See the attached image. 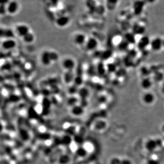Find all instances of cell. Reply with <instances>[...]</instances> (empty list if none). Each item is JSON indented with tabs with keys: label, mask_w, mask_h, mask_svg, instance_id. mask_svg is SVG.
<instances>
[{
	"label": "cell",
	"mask_w": 164,
	"mask_h": 164,
	"mask_svg": "<svg viewBox=\"0 0 164 164\" xmlns=\"http://www.w3.org/2000/svg\"><path fill=\"white\" fill-rule=\"evenodd\" d=\"M17 44L15 38L3 39L1 41V48L4 51H10L15 49Z\"/></svg>",
	"instance_id": "cell-6"
},
{
	"label": "cell",
	"mask_w": 164,
	"mask_h": 164,
	"mask_svg": "<svg viewBox=\"0 0 164 164\" xmlns=\"http://www.w3.org/2000/svg\"><path fill=\"white\" fill-rule=\"evenodd\" d=\"M14 29L10 28H3L1 29V36L2 38H15L16 36Z\"/></svg>",
	"instance_id": "cell-12"
},
{
	"label": "cell",
	"mask_w": 164,
	"mask_h": 164,
	"mask_svg": "<svg viewBox=\"0 0 164 164\" xmlns=\"http://www.w3.org/2000/svg\"><path fill=\"white\" fill-rule=\"evenodd\" d=\"M79 88L75 85L74 84H72L69 89V94H70L72 95H74L76 94H78Z\"/></svg>",
	"instance_id": "cell-18"
},
{
	"label": "cell",
	"mask_w": 164,
	"mask_h": 164,
	"mask_svg": "<svg viewBox=\"0 0 164 164\" xmlns=\"http://www.w3.org/2000/svg\"><path fill=\"white\" fill-rule=\"evenodd\" d=\"M76 74L74 71H65L63 75V80L65 84L70 85L74 84L75 78Z\"/></svg>",
	"instance_id": "cell-11"
},
{
	"label": "cell",
	"mask_w": 164,
	"mask_h": 164,
	"mask_svg": "<svg viewBox=\"0 0 164 164\" xmlns=\"http://www.w3.org/2000/svg\"><path fill=\"white\" fill-rule=\"evenodd\" d=\"M146 3H153L156 0H144Z\"/></svg>",
	"instance_id": "cell-23"
},
{
	"label": "cell",
	"mask_w": 164,
	"mask_h": 164,
	"mask_svg": "<svg viewBox=\"0 0 164 164\" xmlns=\"http://www.w3.org/2000/svg\"><path fill=\"white\" fill-rule=\"evenodd\" d=\"M8 15H16L20 10L21 4L18 0H11L6 6Z\"/></svg>",
	"instance_id": "cell-4"
},
{
	"label": "cell",
	"mask_w": 164,
	"mask_h": 164,
	"mask_svg": "<svg viewBox=\"0 0 164 164\" xmlns=\"http://www.w3.org/2000/svg\"><path fill=\"white\" fill-rule=\"evenodd\" d=\"M50 57L52 63H56L60 58L59 54L57 51L55 50H49Z\"/></svg>",
	"instance_id": "cell-15"
},
{
	"label": "cell",
	"mask_w": 164,
	"mask_h": 164,
	"mask_svg": "<svg viewBox=\"0 0 164 164\" xmlns=\"http://www.w3.org/2000/svg\"><path fill=\"white\" fill-rule=\"evenodd\" d=\"M40 60L44 66H49L53 64L50 57L49 50H44L41 53Z\"/></svg>",
	"instance_id": "cell-10"
},
{
	"label": "cell",
	"mask_w": 164,
	"mask_h": 164,
	"mask_svg": "<svg viewBox=\"0 0 164 164\" xmlns=\"http://www.w3.org/2000/svg\"><path fill=\"white\" fill-rule=\"evenodd\" d=\"M96 1H98V0H96Z\"/></svg>",
	"instance_id": "cell-25"
},
{
	"label": "cell",
	"mask_w": 164,
	"mask_h": 164,
	"mask_svg": "<svg viewBox=\"0 0 164 164\" xmlns=\"http://www.w3.org/2000/svg\"><path fill=\"white\" fill-rule=\"evenodd\" d=\"M141 85L142 87L144 88L145 90H148L151 86V81L149 79H146L142 81Z\"/></svg>",
	"instance_id": "cell-19"
},
{
	"label": "cell",
	"mask_w": 164,
	"mask_h": 164,
	"mask_svg": "<svg viewBox=\"0 0 164 164\" xmlns=\"http://www.w3.org/2000/svg\"><path fill=\"white\" fill-rule=\"evenodd\" d=\"M35 35L34 33L32 32H30L27 34L26 35L22 38V40L25 44H30L34 42L35 40Z\"/></svg>",
	"instance_id": "cell-14"
},
{
	"label": "cell",
	"mask_w": 164,
	"mask_h": 164,
	"mask_svg": "<svg viewBox=\"0 0 164 164\" xmlns=\"http://www.w3.org/2000/svg\"><path fill=\"white\" fill-rule=\"evenodd\" d=\"M119 0H107V7L109 8L113 9L117 5Z\"/></svg>",
	"instance_id": "cell-20"
},
{
	"label": "cell",
	"mask_w": 164,
	"mask_h": 164,
	"mask_svg": "<svg viewBox=\"0 0 164 164\" xmlns=\"http://www.w3.org/2000/svg\"><path fill=\"white\" fill-rule=\"evenodd\" d=\"M61 66L65 71H74L76 68L77 63L75 60L72 57H66L62 60Z\"/></svg>",
	"instance_id": "cell-2"
},
{
	"label": "cell",
	"mask_w": 164,
	"mask_h": 164,
	"mask_svg": "<svg viewBox=\"0 0 164 164\" xmlns=\"http://www.w3.org/2000/svg\"><path fill=\"white\" fill-rule=\"evenodd\" d=\"M150 46L154 52L161 51L163 49L162 37L156 36L151 39Z\"/></svg>",
	"instance_id": "cell-5"
},
{
	"label": "cell",
	"mask_w": 164,
	"mask_h": 164,
	"mask_svg": "<svg viewBox=\"0 0 164 164\" xmlns=\"http://www.w3.org/2000/svg\"><path fill=\"white\" fill-rule=\"evenodd\" d=\"M163 49L164 50V37H162Z\"/></svg>",
	"instance_id": "cell-24"
},
{
	"label": "cell",
	"mask_w": 164,
	"mask_h": 164,
	"mask_svg": "<svg viewBox=\"0 0 164 164\" xmlns=\"http://www.w3.org/2000/svg\"><path fill=\"white\" fill-rule=\"evenodd\" d=\"M11 0H0L1 5L7 6Z\"/></svg>",
	"instance_id": "cell-22"
},
{
	"label": "cell",
	"mask_w": 164,
	"mask_h": 164,
	"mask_svg": "<svg viewBox=\"0 0 164 164\" xmlns=\"http://www.w3.org/2000/svg\"><path fill=\"white\" fill-rule=\"evenodd\" d=\"M70 23V18L66 15H63L56 19V25L60 28H64L69 25Z\"/></svg>",
	"instance_id": "cell-8"
},
{
	"label": "cell",
	"mask_w": 164,
	"mask_h": 164,
	"mask_svg": "<svg viewBox=\"0 0 164 164\" xmlns=\"http://www.w3.org/2000/svg\"><path fill=\"white\" fill-rule=\"evenodd\" d=\"M15 33L16 35L18 36L19 38H22L28 33L31 31L30 27L25 23H18L15 26Z\"/></svg>",
	"instance_id": "cell-1"
},
{
	"label": "cell",
	"mask_w": 164,
	"mask_h": 164,
	"mask_svg": "<svg viewBox=\"0 0 164 164\" xmlns=\"http://www.w3.org/2000/svg\"><path fill=\"white\" fill-rule=\"evenodd\" d=\"M78 94L79 95L81 99L85 100V99H86V98H87L88 96H89V91L86 88L81 87L79 89Z\"/></svg>",
	"instance_id": "cell-16"
},
{
	"label": "cell",
	"mask_w": 164,
	"mask_h": 164,
	"mask_svg": "<svg viewBox=\"0 0 164 164\" xmlns=\"http://www.w3.org/2000/svg\"><path fill=\"white\" fill-rule=\"evenodd\" d=\"M71 112L72 114L75 115H80L83 112V109L81 106L76 105L72 107Z\"/></svg>",
	"instance_id": "cell-17"
},
{
	"label": "cell",
	"mask_w": 164,
	"mask_h": 164,
	"mask_svg": "<svg viewBox=\"0 0 164 164\" xmlns=\"http://www.w3.org/2000/svg\"><path fill=\"white\" fill-rule=\"evenodd\" d=\"M142 101L146 105H151L156 100V96L153 93L146 91L141 96Z\"/></svg>",
	"instance_id": "cell-9"
},
{
	"label": "cell",
	"mask_w": 164,
	"mask_h": 164,
	"mask_svg": "<svg viewBox=\"0 0 164 164\" xmlns=\"http://www.w3.org/2000/svg\"><path fill=\"white\" fill-rule=\"evenodd\" d=\"M99 42L95 38L93 37H88L84 48L87 51H93L97 48Z\"/></svg>",
	"instance_id": "cell-7"
},
{
	"label": "cell",
	"mask_w": 164,
	"mask_h": 164,
	"mask_svg": "<svg viewBox=\"0 0 164 164\" xmlns=\"http://www.w3.org/2000/svg\"><path fill=\"white\" fill-rule=\"evenodd\" d=\"M88 37L85 33L77 32L73 34L72 40L74 44L79 47H84L87 40Z\"/></svg>",
	"instance_id": "cell-3"
},
{
	"label": "cell",
	"mask_w": 164,
	"mask_h": 164,
	"mask_svg": "<svg viewBox=\"0 0 164 164\" xmlns=\"http://www.w3.org/2000/svg\"><path fill=\"white\" fill-rule=\"evenodd\" d=\"M1 16H5L8 15L6 6L1 5Z\"/></svg>",
	"instance_id": "cell-21"
},
{
	"label": "cell",
	"mask_w": 164,
	"mask_h": 164,
	"mask_svg": "<svg viewBox=\"0 0 164 164\" xmlns=\"http://www.w3.org/2000/svg\"><path fill=\"white\" fill-rule=\"evenodd\" d=\"M145 1L144 0H136L134 3V11L136 14L141 13L143 10L145 5Z\"/></svg>",
	"instance_id": "cell-13"
}]
</instances>
